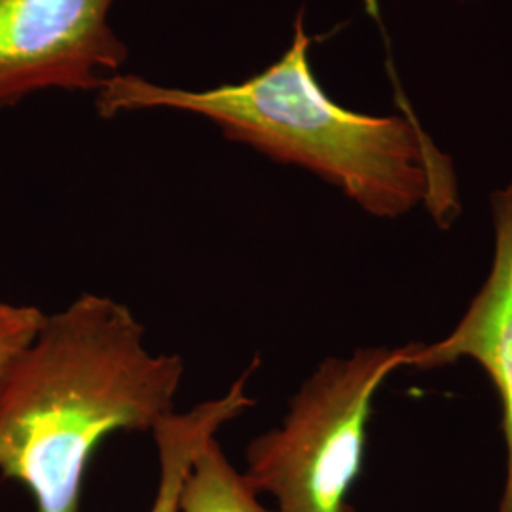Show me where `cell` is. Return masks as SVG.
<instances>
[{
    "instance_id": "6da1fadb",
    "label": "cell",
    "mask_w": 512,
    "mask_h": 512,
    "mask_svg": "<svg viewBox=\"0 0 512 512\" xmlns=\"http://www.w3.org/2000/svg\"><path fill=\"white\" fill-rule=\"evenodd\" d=\"M183 378V357L150 349L129 306L76 296L46 315L0 391V475L37 512H82L99 446L116 433H152L177 410Z\"/></svg>"
},
{
    "instance_id": "7a4b0ae2",
    "label": "cell",
    "mask_w": 512,
    "mask_h": 512,
    "mask_svg": "<svg viewBox=\"0 0 512 512\" xmlns=\"http://www.w3.org/2000/svg\"><path fill=\"white\" fill-rule=\"evenodd\" d=\"M310 46L300 14L289 50L247 80L183 90L118 73L95 92V109L101 118L152 109L202 116L226 139L315 173L372 217L397 219L423 203L446 228L459 213L452 162L414 120L332 101L311 71Z\"/></svg>"
},
{
    "instance_id": "3957f363",
    "label": "cell",
    "mask_w": 512,
    "mask_h": 512,
    "mask_svg": "<svg viewBox=\"0 0 512 512\" xmlns=\"http://www.w3.org/2000/svg\"><path fill=\"white\" fill-rule=\"evenodd\" d=\"M403 348H361L327 357L302 382L279 425L245 446L243 476L274 512H357L349 495L363 473L372 404L408 366Z\"/></svg>"
},
{
    "instance_id": "277c9868",
    "label": "cell",
    "mask_w": 512,
    "mask_h": 512,
    "mask_svg": "<svg viewBox=\"0 0 512 512\" xmlns=\"http://www.w3.org/2000/svg\"><path fill=\"white\" fill-rule=\"evenodd\" d=\"M116 0H0V109L37 93L97 92L128 61Z\"/></svg>"
},
{
    "instance_id": "5b68a950",
    "label": "cell",
    "mask_w": 512,
    "mask_h": 512,
    "mask_svg": "<svg viewBox=\"0 0 512 512\" xmlns=\"http://www.w3.org/2000/svg\"><path fill=\"white\" fill-rule=\"evenodd\" d=\"M494 260L454 330L435 344H410L408 366L431 370L471 359L490 376L501 403L507 475L497 512H512V181L492 196Z\"/></svg>"
},
{
    "instance_id": "8992f818",
    "label": "cell",
    "mask_w": 512,
    "mask_h": 512,
    "mask_svg": "<svg viewBox=\"0 0 512 512\" xmlns=\"http://www.w3.org/2000/svg\"><path fill=\"white\" fill-rule=\"evenodd\" d=\"M251 374L253 368H247L219 397L194 404L183 412L175 410L154 427L150 435L158 454V484L148 512H183L184 478L194 458L209 440L219 437L228 423L255 406L247 389Z\"/></svg>"
},
{
    "instance_id": "52a82bcc",
    "label": "cell",
    "mask_w": 512,
    "mask_h": 512,
    "mask_svg": "<svg viewBox=\"0 0 512 512\" xmlns=\"http://www.w3.org/2000/svg\"><path fill=\"white\" fill-rule=\"evenodd\" d=\"M183 512H274L226 456L219 437L209 440L184 478Z\"/></svg>"
},
{
    "instance_id": "ba28073f",
    "label": "cell",
    "mask_w": 512,
    "mask_h": 512,
    "mask_svg": "<svg viewBox=\"0 0 512 512\" xmlns=\"http://www.w3.org/2000/svg\"><path fill=\"white\" fill-rule=\"evenodd\" d=\"M46 315L33 304L0 302V391L19 359L37 340Z\"/></svg>"
}]
</instances>
